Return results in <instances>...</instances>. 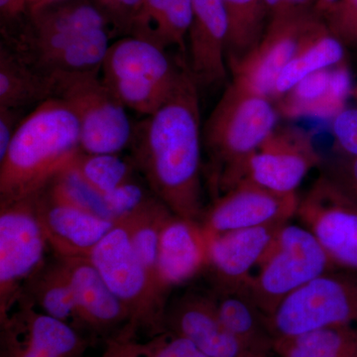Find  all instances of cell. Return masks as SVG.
Here are the masks:
<instances>
[{
  "instance_id": "45",
  "label": "cell",
  "mask_w": 357,
  "mask_h": 357,
  "mask_svg": "<svg viewBox=\"0 0 357 357\" xmlns=\"http://www.w3.org/2000/svg\"><path fill=\"white\" fill-rule=\"evenodd\" d=\"M51 1V0H27V3H32V6H35V4L42 3V2Z\"/></svg>"
},
{
  "instance_id": "38",
  "label": "cell",
  "mask_w": 357,
  "mask_h": 357,
  "mask_svg": "<svg viewBox=\"0 0 357 357\" xmlns=\"http://www.w3.org/2000/svg\"><path fill=\"white\" fill-rule=\"evenodd\" d=\"M137 331L126 325L114 337L107 340L100 357H144L142 344L136 340Z\"/></svg>"
},
{
  "instance_id": "6",
  "label": "cell",
  "mask_w": 357,
  "mask_h": 357,
  "mask_svg": "<svg viewBox=\"0 0 357 357\" xmlns=\"http://www.w3.org/2000/svg\"><path fill=\"white\" fill-rule=\"evenodd\" d=\"M89 259L128 310V325L136 331H149L153 335L165 331L168 294L162 290L140 261L121 223L115 222L114 227L93 249Z\"/></svg>"
},
{
  "instance_id": "30",
  "label": "cell",
  "mask_w": 357,
  "mask_h": 357,
  "mask_svg": "<svg viewBox=\"0 0 357 357\" xmlns=\"http://www.w3.org/2000/svg\"><path fill=\"white\" fill-rule=\"evenodd\" d=\"M41 191L62 203L114 222L105 203V195L84 180L74 162L52 178Z\"/></svg>"
},
{
  "instance_id": "21",
  "label": "cell",
  "mask_w": 357,
  "mask_h": 357,
  "mask_svg": "<svg viewBox=\"0 0 357 357\" xmlns=\"http://www.w3.org/2000/svg\"><path fill=\"white\" fill-rule=\"evenodd\" d=\"M2 323L30 344L60 357H83L88 342L74 326L40 311L23 298Z\"/></svg>"
},
{
  "instance_id": "3",
  "label": "cell",
  "mask_w": 357,
  "mask_h": 357,
  "mask_svg": "<svg viewBox=\"0 0 357 357\" xmlns=\"http://www.w3.org/2000/svg\"><path fill=\"white\" fill-rule=\"evenodd\" d=\"M278 115L270 98L232 82L227 86L203 130L206 176L217 198L246 178L249 162L276 128Z\"/></svg>"
},
{
  "instance_id": "44",
  "label": "cell",
  "mask_w": 357,
  "mask_h": 357,
  "mask_svg": "<svg viewBox=\"0 0 357 357\" xmlns=\"http://www.w3.org/2000/svg\"><path fill=\"white\" fill-rule=\"evenodd\" d=\"M337 1V0H318L316 8L317 13H318L319 15L323 16V14L325 13L328 9H330Z\"/></svg>"
},
{
  "instance_id": "39",
  "label": "cell",
  "mask_w": 357,
  "mask_h": 357,
  "mask_svg": "<svg viewBox=\"0 0 357 357\" xmlns=\"http://www.w3.org/2000/svg\"><path fill=\"white\" fill-rule=\"evenodd\" d=\"M2 357H60L30 344L7 328H2Z\"/></svg>"
},
{
  "instance_id": "20",
  "label": "cell",
  "mask_w": 357,
  "mask_h": 357,
  "mask_svg": "<svg viewBox=\"0 0 357 357\" xmlns=\"http://www.w3.org/2000/svg\"><path fill=\"white\" fill-rule=\"evenodd\" d=\"M65 260L72 278L79 328L103 335L117 326L128 325V310L110 290L91 259Z\"/></svg>"
},
{
  "instance_id": "33",
  "label": "cell",
  "mask_w": 357,
  "mask_h": 357,
  "mask_svg": "<svg viewBox=\"0 0 357 357\" xmlns=\"http://www.w3.org/2000/svg\"><path fill=\"white\" fill-rule=\"evenodd\" d=\"M153 196L150 189L133 178L105 194V199L112 220L117 222L137 211Z\"/></svg>"
},
{
  "instance_id": "5",
  "label": "cell",
  "mask_w": 357,
  "mask_h": 357,
  "mask_svg": "<svg viewBox=\"0 0 357 357\" xmlns=\"http://www.w3.org/2000/svg\"><path fill=\"white\" fill-rule=\"evenodd\" d=\"M257 269L245 291L269 318L289 296L337 267L309 229L288 222L279 229Z\"/></svg>"
},
{
  "instance_id": "10",
  "label": "cell",
  "mask_w": 357,
  "mask_h": 357,
  "mask_svg": "<svg viewBox=\"0 0 357 357\" xmlns=\"http://www.w3.org/2000/svg\"><path fill=\"white\" fill-rule=\"evenodd\" d=\"M324 24L318 13L270 20L255 48L229 66L232 83L271 100L282 70Z\"/></svg>"
},
{
  "instance_id": "2",
  "label": "cell",
  "mask_w": 357,
  "mask_h": 357,
  "mask_svg": "<svg viewBox=\"0 0 357 357\" xmlns=\"http://www.w3.org/2000/svg\"><path fill=\"white\" fill-rule=\"evenodd\" d=\"M79 121L70 105L52 98L23 119L0 161V203L41 191L81 153Z\"/></svg>"
},
{
  "instance_id": "34",
  "label": "cell",
  "mask_w": 357,
  "mask_h": 357,
  "mask_svg": "<svg viewBox=\"0 0 357 357\" xmlns=\"http://www.w3.org/2000/svg\"><path fill=\"white\" fill-rule=\"evenodd\" d=\"M324 175L357 208V156L340 153L321 162Z\"/></svg>"
},
{
  "instance_id": "7",
  "label": "cell",
  "mask_w": 357,
  "mask_h": 357,
  "mask_svg": "<svg viewBox=\"0 0 357 357\" xmlns=\"http://www.w3.org/2000/svg\"><path fill=\"white\" fill-rule=\"evenodd\" d=\"M269 324L275 340L328 326H357V274L337 269L314 279L284 300Z\"/></svg>"
},
{
  "instance_id": "37",
  "label": "cell",
  "mask_w": 357,
  "mask_h": 357,
  "mask_svg": "<svg viewBox=\"0 0 357 357\" xmlns=\"http://www.w3.org/2000/svg\"><path fill=\"white\" fill-rule=\"evenodd\" d=\"M142 2L143 0H93L107 23H112L119 31L128 33Z\"/></svg>"
},
{
  "instance_id": "42",
  "label": "cell",
  "mask_w": 357,
  "mask_h": 357,
  "mask_svg": "<svg viewBox=\"0 0 357 357\" xmlns=\"http://www.w3.org/2000/svg\"><path fill=\"white\" fill-rule=\"evenodd\" d=\"M0 10L2 20H20V16L27 13V0H0Z\"/></svg>"
},
{
  "instance_id": "8",
  "label": "cell",
  "mask_w": 357,
  "mask_h": 357,
  "mask_svg": "<svg viewBox=\"0 0 357 357\" xmlns=\"http://www.w3.org/2000/svg\"><path fill=\"white\" fill-rule=\"evenodd\" d=\"M49 248L31 197L0 203V321L11 314Z\"/></svg>"
},
{
  "instance_id": "9",
  "label": "cell",
  "mask_w": 357,
  "mask_h": 357,
  "mask_svg": "<svg viewBox=\"0 0 357 357\" xmlns=\"http://www.w3.org/2000/svg\"><path fill=\"white\" fill-rule=\"evenodd\" d=\"M70 105L79 121L82 152L121 154L134 136L128 107L115 96L102 77H84L65 84L57 96Z\"/></svg>"
},
{
  "instance_id": "24",
  "label": "cell",
  "mask_w": 357,
  "mask_h": 357,
  "mask_svg": "<svg viewBox=\"0 0 357 357\" xmlns=\"http://www.w3.org/2000/svg\"><path fill=\"white\" fill-rule=\"evenodd\" d=\"M213 294L223 325L252 356L268 357L274 354L275 337L269 318L245 290Z\"/></svg>"
},
{
  "instance_id": "31",
  "label": "cell",
  "mask_w": 357,
  "mask_h": 357,
  "mask_svg": "<svg viewBox=\"0 0 357 357\" xmlns=\"http://www.w3.org/2000/svg\"><path fill=\"white\" fill-rule=\"evenodd\" d=\"M79 173L102 195L133 180L136 169L132 160L121 154H88L81 152L74 161Z\"/></svg>"
},
{
  "instance_id": "35",
  "label": "cell",
  "mask_w": 357,
  "mask_h": 357,
  "mask_svg": "<svg viewBox=\"0 0 357 357\" xmlns=\"http://www.w3.org/2000/svg\"><path fill=\"white\" fill-rule=\"evenodd\" d=\"M142 347L144 357H208L189 340L169 331L157 333Z\"/></svg>"
},
{
  "instance_id": "40",
  "label": "cell",
  "mask_w": 357,
  "mask_h": 357,
  "mask_svg": "<svg viewBox=\"0 0 357 357\" xmlns=\"http://www.w3.org/2000/svg\"><path fill=\"white\" fill-rule=\"evenodd\" d=\"M20 109L0 107V161L6 157L11 141L20 126Z\"/></svg>"
},
{
  "instance_id": "27",
  "label": "cell",
  "mask_w": 357,
  "mask_h": 357,
  "mask_svg": "<svg viewBox=\"0 0 357 357\" xmlns=\"http://www.w3.org/2000/svg\"><path fill=\"white\" fill-rule=\"evenodd\" d=\"M172 213L154 195L137 211L117 220L128 231L140 261L164 292L158 276L159 243L162 229Z\"/></svg>"
},
{
  "instance_id": "22",
  "label": "cell",
  "mask_w": 357,
  "mask_h": 357,
  "mask_svg": "<svg viewBox=\"0 0 357 357\" xmlns=\"http://www.w3.org/2000/svg\"><path fill=\"white\" fill-rule=\"evenodd\" d=\"M192 17V0H143L128 33L164 50L177 47L187 60Z\"/></svg>"
},
{
  "instance_id": "15",
  "label": "cell",
  "mask_w": 357,
  "mask_h": 357,
  "mask_svg": "<svg viewBox=\"0 0 357 357\" xmlns=\"http://www.w3.org/2000/svg\"><path fill=\"white\" fill-rule=\"evenodd\" d=\"M164 328L187 338L208 357H255L223 325L213 293L183 294L167 306Z\"/></svg>"
},
{
  "instance_id": "11",
  "label": "cell",
  "mask_w": 357,
  "mask_h": 357,
  "mask_svg": "<svg viewBox=\"0 0 357 357\" xmlns=\"http://www.w3.org/2000/svg\"><path fill=\"white\" fill-rule=\"evenodd\" d=\"M296 215L337 269L357 274V208L324 174L300 199Z\"/></svg>"
},
{
  "instance_id": "18",
  "label": "cell",
  "mask_w": 357,
  "mask_h": 357,
  "mask_svg": "<svg viewBox=\"0 0 357 357\" xmlns=\"http://www.w3.org/2000/svg\"><path fill=\"white\" fill-rule=\"evenodd\" d=\"M208 236L199 220L172 215L162 229L158 251L160 284L167 293L206 271Z\"/></svg>"
},
{
  "instance_id": "12",
  "label": "cell",
  "mask_w": 357,
  "mask_h": 357,
  "mask_svg": "<svg viewBox=\"0 0 357 357\" xmlns=\"http://www.w3.org/2000/svg\"><path fill=\"white\" fill-rule=\"evenodd\" d=\"M297 194H281L244 178L204 210L202 225L208 234L265 225H285L297 213Z\"/></svg>"
},
{
  "instance_id": "36",
  "label": "cell",
  "mask_w": 357,
  "mask_h": 357,
  "mask_svg": "<svg viewBox=\"0 0 357 357\" xmlns=\"http://www.w3.org/2000/svg\"><path fill=\"white\" fill-rule=\"evenodd\" d=\"M335 151L357 156V107H345L333 119Z\"/></svg>"
},
{
  "instance_id": "32",
  "label": "cell",
  "mask_w": 357,
  "mask_h": 357,
  "mask_svg": "<svg viewBox=\"0 0 357 357\" xmlns=\"http://www.w3.org/2000/svg\"><path fill=\"white\" fill-rule=\"evenodd\" d=\"M321 18L328 32L345 48L357 47V0H337Z\"/></svg>"
},
{
  "instance_id": "23",
  "label": "cell",
  "mask_w": 357,
  "mask_h": 357,
  "mask_svg": "<svg viewBox=\"0 0 357 357\" xmlns=\"http://www.w3.org/2000/svg\"><path fill=\"white\" fill-rule=\"evenodd\" d=\"M20 298L40 311L79 328L70 269L63 258L53 255L45 260L25 282Z\"/></svg>"
},
{
  "instance_id": "19",
  "label": "cell",
  "mask_w": 357,
  "mask_h": 357,
  "mask_svg": "<svg viewBox=\"0 0 357 357\" xmlns=\"http://www.w3.org/2000/svg\"><path fill=\"white\" fill-rule=\"evenodd\" d=\"M349 68L344 62L310 75L276 100L279 115L287 119H333L351 95Z\"/></svg>"
},
{
  "instance_id": "1",
  "label": "cell",
  "mask_w": 357,
  "mask_h": 357,
  "mask_svg": "<svg viewBox=\"0 0 357 357\" xmlns=\"http://www.w3.org/2000/svg\"><path fill=\"white\" fill-rule=\"evenodd\" d=\"M199 86L187 64L170 98L135 126L132 160L136 171L174 215L201 220L203 130Z\"/></svg>"
},
{
  "instance_id": "41",
  "label": "cell",
  "mask_w": 357,
  "mask_h": 357,
  "mask_svg": "<svg viewBox=\"0 0 357 357\" xmlns=\"http://www.w3.org/2000/svg\"><path fill=\"white\" fill-rule=\"evenodd\" d=\"M318 0H283L278 13L270 20L299 17L317 13ZM319 14V13H318Z\"/></svg>"
},
{
  "instance_id": "14",
  "label": "cell",
  "mask_w": 357,
  "mask_h": 357,
  "mask_svg": "<svg viewBox=\"0 0 357 357\" xmlns=\"http://www.w3.org/2000/svg\"><path fill=\"white\" fill-rule=\"evenodd\" d=\"M286 225V223H285ZM284 225L208 234V265L215 293L245 290Z\"/></svg>"
},
{
  "instance_id": "43",
  "label": "cell",
  "mask_w": 357,
  "mask_h": 357,
  "mask_svg": "<svg viewBox=\"0 0 357 357\" xmlns=\"http://www.w3.org/2000/svg\"><path fill=\"white\" fill-rule=\"evenodd\" d=\"M266 4L268 13H269L270 20L278 13L279 9L283 3V0H264ZM270 21V20H269Z\"/></svg>"
},
{
  "instance_id": "29",
  "label": "cell",
  "mask_w": 357,
  "mask_h": 357,
  "mask_svg": "<svg viewBox=\"0 0 357 357\" xmlns=\"http://www.w3.org/2000/svg\"><path fill=\"white\" fill-rule=\"evenodd\" d=\"M229 18L227 66L238 62L259 43L269 24L264 0H222Z\"/></svg>"
},
{
  "instance_id": "26",
  "label": "cell",
  "mask_w": 357,
  "mask_h": 357,
  "mask_svg": "<svg viewBox=\"0 0 357 357\" xmlns=\"http://www.w3.org/2000/svg\"><path fill=\"white\" fill-rule=\"evenodd\" d=\"M344 49L324 24L282 70L275 84L272 102H276L310 75L344 62Z\"/></svg>"
},
{
  "instance_id": "46",
  "label": "cell",
  "mask_w": 357,
  "mask_h": 357,
  "mask_svg": "<svg viewBox=\"0 0 357 357\" xmlns=\"http://www.w3.org/2000/svg\"><path fill=\"white\" fill-rule=\"evenodd\" d=\"M351 95L354 96V98H356L357 102V86H356V88L352 89Z\"/></svg>"
},
{
  "instance_id": "28",
  "label": "cell",
  "mask_w": 357,
  "mask_h": 357,
  "mask_svg": "<svg viewBox=\"0 0 357 357\" xmlns=\"http://www.w3.org/2000/svg\"><path fill=\"white\" fill-rule=\"evenodd\" d=\"M278 357H357V326L319 328L275 340Z\"/></svg>"
},
{
  "instance_id": "25",
  "label": "cell",
  "mask_w": 357,
  "mask_h": 357,
  "mask_svg": "<svg viewBox=\"0 0 357 357\" xmlns=\"http://www.w3.org/2000/svg\"><path fill=\"white\" fill-rule=\"evenodd\" d=\"M56 98V86L30 65L18 52L1 42L0 107L22 109Z\"/></svg>"
},
{
  "instance_id": "13",
  "label": "cell",
  "mask_w": 357,
  "mask_h": 357,
  "mask_svg": "<svg viewBox=\"0 0 357 357\" xmlns=\"http://www.w3.org/2000/svg\"><path fill=\"white\" fill-rule=\"evenodd\" d=\"M321 162L312 133L291 126L276 128L253 155L245 178L271 191L296 194L307 174Z\"/></svg>"
},
{
  "instance_id": "17",
  "label": "cell",
  "mask_w": 357,
  "mask_h": 357,
  "mask_svg": "<svg viewBox=\"0 0 357 357\" xmlns=\"http://www.w3.org/2000/svg\"><path fill=\"white\" fill-rule=\"evenodd\" d=\"M229 18L222 0H192L187 66L199 86H220L227 77Z\"/></svg>"
},
{
  "instance_id": "4",
  "label": "cell",
  "mask_w": 357,
  "mask_h": 357,
  "mask_svg": "<svg viewBox=\"0 0 357 357\" xmlns=\"http://www.w3.org/2000/svg\"><path fill=\"white\" fill-rule=\"evenodd\" d=\"M187 61L169 57L146 40L129 36L110 44L102 77L115 96L138 114H154L172 95Z\"/></svg>"
},
{
  "instance_id": "16",
  "label": "cell",
  "mask_w": 357,
  "mask_h": 357,
  "mask_svg": "<svg viewBox=\"0 0 357 357\" xmlns=\"http://www.w3.org/2000/svg\"><path fill=\"white\" fill-rule=\"evenodd\" d=\"M31 198L49 248L57 257L89 258L115 225L112 220L51 198L44 191Z\"/></svg>"
}]
</instances>
